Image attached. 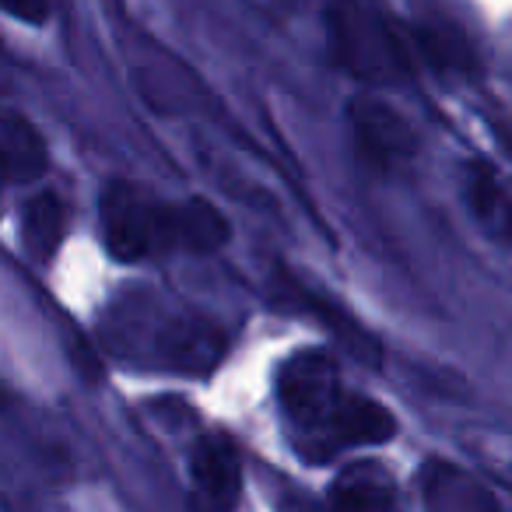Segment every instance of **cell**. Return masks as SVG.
Wrapping results in <instances>:
<instances>
[{"label": "cell", "instance_id": "1", "mask_svg": "<svg viewBox=\"0 0 512 512\" xmlns=\"http://www.w3.org/2000/svg\"><path fill=\"white\" fill-rule=\"evenodd\" d=\"M278 407L309 463H323L348 449L383 446L397 435V418L379 400L351 393L337 365L323 351H295L278 369Z\"/></svg>", "mask_w": 512, "mask_h": 512}, {"label": "cell", "instance_id": "2", "mask_svg": "<svg viewBox=\"0 0 512 512\" xmlns=\"http://www.w3.org/2000/svg\"><path fill=\"white\" fill-rule=\"evenodd\" d=\"M102 242L120 264H137L148 256L176 253L172 242V204L148 197L137 186L113 179L99 197Z\"/></svg>", "mask_w": 512, "mask_h": 512}, {"label": "cell", "instance_id": "3", "mask_svg": "<svg viewBox=\"0 0 512 512\" xmlns=\"http://www.w3.org/2000/svg\"><path fill=\"white\" fill-rule=\"evenodd\" d=\"M190 481L207 512H232L242 498V456L225 432H207L190 456Z\"/></svg>", "mask_w": 512, "mask_h": 512}, {"label": "cell", "instance_id": "4", "mask_svg": "<svg viewBox=\"0 0 512 512\" xmlns=\"http://www.w3.org/2000/svg\"><path fill=\"white\" fill-rule=\"evenodd\" d=\"M0 165L8 183H32L50 165L39 127L22 113H0Z\"/></svg>", "mask_w": 512, "mask_h": 512}, {"label": "cell", "instance_id": "5", "mask_svg": "<svg viewBox=\"0 0 512 512\" xmlns=\"http://www.w3.org/2000/svg\"><path fill=\"white\" fill-rule=\"evenodd\" d=\"M393 502H397L393 477L376 463H351L330 488L334 512H390Z\"/></svg>", "mask_w": 512, "mask_h": 512}, {"label": "cell", "instance_id": "6", "mask_svg": "<svg viewBox=\"0 0 512 512\" xmlns=\"http://www.w3.org/2000/svg\"><path fill=\"white\" fill-rule=\"evenodd\" d=\"M232 228L228 218L211 204V200H176L172 204V242H176V253H218L228 242Z\"/></svg>", "mask_w": 512, "mask_h": 512}, {"label": "cell", "instance_id": "7", "mask_svg": "<svg viewBox=\"0 0 512 512\" xmlns=\"http://www.w3.org/2000/svg\"><path fill=\"white\" fill-rule=\"evenodd\" d=\"M355 134H358V144L362 151L379 165H390L393 158L407 155L411 148V130L404 127L393 109H386L383 102H372V99H358L355 109Z\"/></svg>", "mask_w": 512, "mask_h": 512}, {"label": "cell", "instance_id": "8", "mask_svg": "<svg viewBox=\"0 0 512 512\" xmlns=\"http://www.w3.org/2000/svg\"><path fill=\"white\" fill-rule=\"evenodd\" d=\"M425 509L428 512H498L495 498L474 477L460 474L449 463H435L425 474Z\"/></svg>", "mask_w": 512, "mask_h": 512}, {"label": "cell", "instance_id": "9", "mask_svg": "<svg viewBox=\"0 0 512 512\" xmlns=\"http://www.w3.org/2000/svg\"><path fill=\"white\" fill-rule=\"evenodd\" d=\"M67 235V211L57 193H39L25 204L22 214V239L36 260H53L64 246Z\"/></svg>", "mask_w": 512, "mask_h": 512}, {"label": "cell", "instance_id": "10", "mask_svg": "<svg viewBox=\"0 0 512 512\" xmlns=\"http://www.w3.org/2000/svg\"><path fill=\"white\" fill-rule=\"evenodd\" d=\"M467 197L474 214L481 218V225H488L498 239L512 242V197L502 190L491 169L484 165H470V179H467Z\"/></svg>", "mask_w": 512, "mask_h": 512}, {"label": "cell", "instance_id": "11", "mask_svg": "<svg viewBox=\"0 0 512 512\" xmlns=\"http://www.w3.org/2000/svg\"><path fill=\"white\" fill-rule=\"evenodd\" d=\"M414 39H418V50L425 53L435 67H446V71H467L470 67V53L456 32L425 25V29L414 32Z\"/></svg>", "mask_w": 512, "mask_h": 512}, {"label": "cell", "instance_id": "12", "mask_svg": "<svg viewBox=\"0 0 512 512\" xmlns=\"http://www.w3.org/2000/svg\"><path fill=\"white\" fill-rule=\"evenodd\" d=\"M0 11L25 25H43L50 18V0H0Z\"/></svg>", "mask_w": 512, "mask_h": 512}, {"label": "cell", "instance_id": "13", "mask_svg": "<svg viewBox=\"0 0 512 512\" xmlns=\"http://www.w3.org/2000/svg\"><path fill=\"white\" fill-rule=\"evenodd\" d=\"M0 183H4V165H0Z\"/></svg>", "mask_w": 512, "mask_h": 512}]
</instances>
